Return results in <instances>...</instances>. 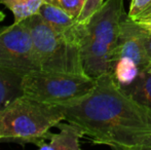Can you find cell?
<instances>
[{"instance_id":"obj_1","label":"cell","mask_w":151,"mask_h":150,"mask_svg":"<svg viewBox=\"0 0 151 150\" xmlns=\"http://www.w3.org/2000/svg\"><path fill=\"white\" fill-rule=\"evenodd\" d=\"M58 106L65 120L79 126L95 144L140 150L151 133V113L137 104L112 74L96 78L93 88L82 98Z\"/></svg>"},{"instance_id":"obj_2","label":"cell","mask_w":151,"mask_h":150,"mask_svg":"<svg viewBox=\"0 0 151 150\" xmlns=\"http://www.w3.org/2000/svg\"><path fill=\"white\" fill-rule=\"evenodd\" d=\"M125 14L123 0H106L82 24L79 47L83 70L90 77L112 74L116 62L121 19Z\"/></svg>"},{"instance_id":"obj_3","label":"cell","mask_w":151,"mask_h":150,"mask_svg":"<svg viewBox=\"0 0 151 150\" xmlns=\"http://www.w3.org/2000/svg\"><path fill=\"white\" fill-rule=\"evenodd\" d=\"M62 120L65 117L58 105L22 95L0 110V140L38 146Z\"/></svg>"},{"instance_id":"obj_4","label":"cell","mask_w":151,"mask_h":150,"mask_svg":"<svg viewBox=\"0 0 151 150\" xmlns=\"http://www.w3.org/2000/svg\"><path fill=\"white\" fill-rule=\"evenodd\" d=\"M23 22L30 31L39 70L86 74L78 43L55 31L39 14Z\"/></svg>"},{"instance_id":"obj_5","label":"cell","mask_w":151,"mask_h":150,"mask_svg":"<svg viewBox=\"0 0 151 150\" xmlns=\"http://www.w3.org/2000/svg\"><path fill=\"white\" fill-rule=\"evenodd\" d=\"M96 78L86 74L35 70L22 78L23 95L40 102L63 105L88 95Z\"/></svg>"},{"instance_id":"obj_6","label":"cell","mask_w":151,"mask_h":150,"mask_svg":"<svg viewBox=\"0 0 151 150\" xmlns=\"http://www.w3.org/2000/svg\"><path fill=\"white\" fill-rule=\"evenodd\" d=\"M0 68L21 77L39 70L30 31L24 22L0 28Z\"/></svg>"},{"instance_id":"obj_7","label":"cell","mask_w":151,"mask_h":150,"mask_svg":"<svg viewBox=\"0 0 151 150\" xmlns=\"http://www.w3.org/2000/svg\"><path fill=\"white\" fill-rule=\"evenodd\" d=\"M37 14H39L42 20L47 23L55 31L79 45V36L82 24L78 23L77 20L70 16L68 12L55 5L54 3L45 2L42 4Z\"/></svg>"},{"instance_id":"obj_8","label":"cell","mask_w":151,"mask_h":150,"mask_svg":"<svg viewBox=\"0 0 151 150\" xmlns=\"http://www.w3.org/2000/svg\"><path fill=\"white\" fill-rule=\"evenodd\" d=\"M56 126L60 130L59 134L48 133V143L42 142L38 145L39 149L47 150H79V141L86 135L79 126L68 121L67 123L59 122Z\"/></svg>"},{"instance_id":"obj_9","label":"cell","mask_w":151,"mask_h":150,"mask_svg":"<svg viewBox=\"0 0 151 150\" xmlns=\"http://www.w3.org/2000/svg\"><path fill=\"white\" fill-rule=\"evenodd\" d=\"M122 88L137 104L151 113V66L143 69L131 85Z\"/></svg>"},{"instance_id":"obj_10","label":"cell","mask_w":151,"mask_h":150,"mask_svg":"<svg viewBox=\"0 0 151 150\" xmlns=\"http://www.w3.org/2000/svg\"><path fill=\"white\" fill-rule=\"evenodd\" d=\"M22 78L14 73L0 68V110L12 100L23 95Z\"/></svg>"},{"instance_id":"obj_11","label":"cell","mask_w":151,"mask_h":150,"mask_svg":"<svg viewBox=\"0 0 151 150\" xmlns=\"http://www.w3.org/2000/svg\"><path fill=\"white\" fill-rule=\"evenodd\" d=\"M48 0H0V4L12 12L14 22H23L26 19L37 14L42 4Z\"/></svg>"},{"instance_id":"obj_12","label":"cell","mask_w":151,"mask_h":150,"mask_svg":"<svg viewBox=\"0 0 151 150\" xmlns=\"http://www.w3.org/2000/svg\"><path fill=\"white\" fill-rule=\"evenodd\" d=\"M141 69L138 64L129 58H118L114 65L112 75L121 88L129 86L137 79Z\"/></svg>"},{"instance_id":"obj_13","label":"cell","mask_w":151,"mask_h":150,"mask_svg":"<svg viewBox=\"0 0 151 150\" xmlns=\"http://www.w3.org/2000/svg\"><path fill=\"white\" fill-rule=\"evenodd\" d=\"M127 17L139 24L151 22V0H132Z\"/></svg>"},{"instance_id":"obj_14","label":"cell","mask_w":151,"mask_h":150,"mask_svg":"<svg viewBox=\"0 0 151 150\" xmlns=\"http://www.w3.org/2000/svg\"><path fill=\"white\" fill-rule=\"evenodd\" d=\"M48 2L61 7L62 9L77 20L83 7L84 0H48Z\"/></svg>"},{"instance_id":"obj_15","label":"cell","mask_w":151,"mask_h":150,"mask_svg":"<svg viewBox=\"0 0 151 150\" xmlns=\"http://www.w3.org/2000/svg\"><path fill=\"white\" fill-rule=\"evenodd\" d=\"M103 3L104 0H84L83 7H82L80 14L78 16L77 22L80 24H86L91 18V16L101 7Z\"/></svg>"},{"instance_id":"obj_16","label":"cell","mask_w":151,"mask_h":150,"mask_svg":"<svg viewBox=\"0 0 151 150\" xmlns=\"http://www.w3.org/2000/svg\"><path fill=\"white\" fill-rule=\"evenodd\" d=\"M140 25V24H139ZM141 26V25H140ZM141 39L143 42L144 50H145L146 59H147L148 65L151 66V32L145 30L143 27L141 26Z\"/></svg>"},{"instance_id":"obj_17","label":"cell","mask_w":151,"mask_h":150,"mask_svg":"<svg viewBox=\"0 0 151 150\" xmlns=\"http://www.w3.org/2000/svg\"><path fill=\"white\" fill-rule=\"evenodd\" d=\"M145 149H151V133H149L144 138L143 142H142L141 146H140V150H145Z\"/></svg>"},{"instance_id":"obj_18","label":"cell","mask_w":151,"mask_h":150,"mask_svg":"<svg viewBox=\"0 0 151 150\" xmlns=\"http://www.w3.org/2000/svg\"><path fill=\"white\" fill-rule=\"evenodd\" d=\"M139 24V23H138ZM142 27H143L145 30L149 31V32H151V22L150 23H144V24H140Z\"/></svg>"},{"instance_id":"obj_19","label":"cell","mask_w":151,"mask_h":150,"mask_svg":"<svg viewBox=\"0 0 151 150\" xmlns=\"http://www.w3.org/2000/svg\"><path fill=\"white\" fill-rule=\"evenodd\" d=\"M4 18H5V14L2 11H0V22H2V21L4 20Z\"/></svg>"}]
</instances>
